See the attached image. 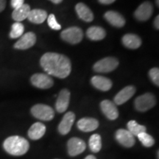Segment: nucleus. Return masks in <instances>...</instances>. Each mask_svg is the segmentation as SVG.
I'll return each mask as SVG.
<instances>
[{
	"label": "nucleus",
	"mask_w": 159,
	"mask_h": 159,
	"mask_svg": "<svg viewBox=\"0 0 159 159\" xmlns=\"http://www.w3.org/2000/svg\"><path fill=\"white\" fill-rule=\"evenodd\" d=\"M70 92L67 89H62L60 91L58 97L55 103V108L58 113H63L67 110L70 100Z\"/></svg>",
	"instance_id": "nucleus-14"
},
{
	"label": "nucleus",
	"mask_w": 159,
	"mask_h": 159,
	"mask_svg": "<svg viewBox=\"0 0 159 159\" xmlns=\"http://www.w3.org/2000/svg\"><path fill=\"white\" fill-rule=\"evenodd\" d=\"M149 76L151 80L157 86L159 85V69L158 68H152L149 71Z\"/></svg>",
	"instance_id": "nucleus-30"
},
{
	"label": "nucleus",
	"mask_w": 159,
	"mask_h": 159,
	"mask_svg": "<svg viewBox=\"0 0 159 159\" xmlns=\"http://www.w3.org/2000/svg\"><path fill=\"white\" fill-rule=\"evenodd\" d=\"M75 120V115L71 111H69L64 115L58 125V131L61 135H66L71 130Z\"/></svg>",
	"instance_id": "nucleus-15"
},
{
	"label": "nucleus",
	"mask_w": 159,
	"mask_h": 159,
	"mask_svg": "<svg viewBox=\"0 0 159 159\" xmlns=\"http://www.w3.org/2000/svg\"><path fill=\"white\" fill-rule=\"evenodd\" d=\"M31 9L29 5L27 4H24L22 6L19 7L17 9H14V11L12 13V18L13 20H15L17 22L23 21L26 19H27L30 12Z\"/></svg>",
	"instance_id": "nucleus-23"
},
{
	"label": "nucleus",
	"mask_w": 159,
	"mask_h": 159,
	"mask_svg": "<svg viewBox=\"0 0 159 159\" xmlns=\"http://www.w3.org/2000/svg\"><path fill=\"white\" fill-rule=\"evenodd\" d=\"M47 22L49 27L55 30H59L61 29V26L57 23L56 19H55L54 14H50L47 16Z\"/></svg>",
	"instance_id": "nucleus-29"
},
{
	"label": "nucleus",
	"mask_w": 159,
	"mask_h": 159,
	"mask_svg": "<svg viewBox=\"0 0 159 159\" xmlns=\"http://www.w3.org/2000/svg\"><path fill=\"white\" fill-rule=\"evenodd\" d=\"M77 128L83 132H91L97 129L99 122L94 118H82L77 122Z\"/></svg>",
	"instance_id": "nucleus-17"
},
{
	"label": "nucleus",
	"mask_w": 159,
	"mask_h": 159,
	"mask_svg": "<svg viewBox=\"0 0 159 159\" xmlns=\"http://www.w3.org/2000/svg\"><path fill=\"white\" fill-rule=\"evenodd\" d=\"M61 37L63 41L71 44H77L83 40V32L79 27H71L62 31Z\"/></svg>",
	"instance_id": "nucleus-6"
},
{
	"label": "nucleus",
	"mask_w": 159,
	"mask_h": 159,
	"mask_svg": "<svg viewBox=\"0 0 159 159\" xmlns=\"http://www.w3.org/2000/svg\"><path fill=\"white\" fill-rule=\"evenodd\" d=\"M135 108L140 112L148 111L156 105V99L154 94L151 93H146L137 97L135 99Z\"/></svg>",
	"instance_id": "nucleus-3"
},
{
	"label": "nucleus",
	"mask_w": 159,
	"mask_h": 159,
	"mask_svg": "<svg viewBox=\"0 0 159 159\" xmlns=\"http://www.w3.org/2000/svg\"><path fill=\"white\" fill-rule=\"evenodd\" d=\"M31 114L36 119L42 121H50L54 118L55 111L49 105L37 104L31 108Z\"/></svg>",
	"instance_id": "nucleus-4"
},
{
	"label": "nucleus",
	"mask_w": 159,
	"mask_h": 159,
	"mask_svg": "<svg viewBox=\"0 0 159 159\" xmlns=\"http://www.w3.org/2000/svg\"><path fill=\"white\" fill-rule=\"evenodd\" d=\"M40 64L47 74L61 79L68 77L71 71L70 60L55 52L45 53L40 60Z\"/></svg>",
	"instance_id": "nucleus-1"
},
{
	"label": "nucleus",
	"mask_w": 159,
	"mask_h": 159,
	"mask_svg": "<svg viewBox=\"0 0 159 159\" xmlns=\"http://www.w3.org/2000/svg\"><path fill=\"white\" fill-rule=\"evenodd\" d=\"M6 3H7L6 0H0V13L5 10L6 7Z\"/></svg>",
	"instance_id": "nucleus-33"
},
{
	"label": "nucleus",
	"mask_w": 159,
	"mask_h": 159,
	"mask_svg": "<svg viewBox=\"0 0 159 159\" xmlns=\"http://www.w3.org/2000/svg\"><path fill=\"white\" fill-rule=\"evenodd\" d=\"M3 148L7 153L12 156H20L27 153L29 150L28 141L19 136H10L3 143Z\"/></svg>",
	"instance_id": "nucleus-2"
},
{
	"label": "nucleus",
	"mask_w": 159,
	"mask_h": 159,
	"mask_svg": "<svg viewBox=\"0 0 159 159\" xmlns=\"http://www.w3.org/2000/svg\"><path fill=\"white\" fill-rule=\"evenodd\" d=\"M154 25H155V27H156L157 30L159 29V16H157L156 19H155Z\"/></svg>",
	"instance_id": "nucleus-34"
},
{
	"label": "nucleus",
	"mask_w": 159,
	"mask_h": 159,
	"mask_svg": "<svg viewBox=\"0 0 159 159\" xmlns=\"http://www.w3.org/2000/svg\"><path fill=\"white\" fill-rule=\"evenodd\" d=\"M85 159H97V158L94 156H92V155H89V156H87Z\"/></svg>",
	"instance_id": "nucleus-36"
},
{
	"label": "nucleus",
	"mask_w": 159,
	"mask_h": 159,
	"mask_svg": "<svg viewBox=\"0 0 159 159\" xmlns=\"http://www.w3.org/2000/svg\"><path fill=\"white\" fill-rule=\"evenodd\" d=\"M137 136H138L139 141L142 142V144L146 148H150L155 144L153 137L147 134L146 132H143L142 134H139Z\"/></svg>",
	"instance_id": "nucleus-28"
},
{
	"label": "nucleus",
	"mask_w": 159,
	"mask_h": 159,
	"mask_svg": "<svg viewBox=\"0 0 159 159\" xmlns=\"http://www.w3.org/2000/svg\"><path fill=\"white\" fill-rule=\"evenodd\" d=\"M25 32V27L21 22H15L12 25L11 31L10 33L11 39H18L23 35Z\"/></svg>",
	"instance_id": "nucleus-27"
},
{
	"label": "nucleus",
	"mask_w": 159,
	"mask_h": 159,
	"mask_svg": "<svg viewBox=\"0 0 159 159\" xmlns=\"http://www.w3.org/2000/svg\"><path fill=\"white\" fill-rule=\"evenodd\" d=\"M47 11L41 9H33L30 12L27 19L30 22L34 24H41L47 19Z\"/></svg>",
	"instance_id": "nucleus-22"
},
{
	"label": "nucleus",
	"mask_w": 159,
	"mask_h": 159,
	"mask_svg": "<svg viewBox=\"0 0 159 159\" xmlns=\"http://www.w3.org/2000/svg\"><path fill=\"white\" fill-rule=\"evenodd\" d=\"M101 110L105 116L110 120H115L119 116V111L114 102L105 99L100 103Z\"/></svg>",
	"instance_id": "nucleus-12"
},
{
	"label": "nucleus",
	"mask_w": 159,
	"mask_h": 159,
	"mask_svg": "<svg viewBox=\"0 0 159 159\" xmlns=\"http://www.w3.org/2000/svg\"><path fill=\"white\" fill-rule=\"evenodd\" d=\"M36 35L35 33L29 32L22 35L14 44V48L21 50H25L33 47L36 43Z\"/></svg>",
	"instance_id": "nucleus-10"
},
{
	"label": "nucleus",
	"mask_w": 159,
	"mask_h": 159,
	"mask_svg": "<svg viewBox=\"0 0 159 159\" xmlns=\"http://www.w3.org/2000/svg\"><path fill=\"white\" fill-rule=\"evenodd\" d=\"M115 137L117 142L125 148H132L136 143L134 135L125 129H119L116 132Z\"/></svg>",
	"instance_id": "nucleus-11"
},
{
	"label": "nucleus",
	"mask_w": 159,
	"mask_h": 159,
	"mask_svg": "<svg viewBox=\"0 0 159 159\" xmlns=\"http://www.w3.org/2000/svg\"><path fill=\"white\" fill-rule=\"evenodd\" d=\"M153 13V5L150 2H144L137 7L134 16L140 21H145L151 17Z\"/></svg>",
	"instance_id": "nucleus-8"
},
{
	"label": "nucleus",
	"mask_w": 159,
	"mask_h": 159,
	"mask_svg": "<svg viewBox=\"0 0 159 159\" xmlns=\"http://www.w3.org/2000/svg\"><path fill=\"white\" fill-rule=\"evenodd\" d=\"M49 1L52 2V3L56 4V5H57V4H60V3L62 2L63 0H49Z\"/></svg>",
	"instance_id": "nucleus-35"
},
{
	"label": "nucleus",
	"mask_w": 159,
	"mask_h": 159,
	"mask_svg": "<svg viewBox=\"0 0 159 159\" xmlns=\"http://www.w3.org/2000/svg\"><path fill=\"white\" fill-rule=\"evenodd\" d=\"M86 35L89 39L92 41H100L105 37L106 32L102 27L93 26L87 30Z\"/></svg>",
	"instance_id": "nucleus-24"
},
{
	"label": "nucleus",
	"mask_w": 159,
	"mask_h": 159,
	"mask_svg": "<svg viewBox=\"0 0 159 159\" xmlns=\"http://www.w3.org/2000/svg\"><path fill=\"white\" fill-rule=\"evenodd\" d=\"M91 83L95 88L102 91H109L113 83L110 79L102 76H94L91 80Z\"/></svg>",
	"instance_id": "nucleus-19"
},
{
	"label": "nucleus",
	"mask_w": 159,
	"mask_h": 159,
	"mask_svg": "<svg viewBox=\"0 0 159 159\" xmlns=\"http://www.w3.org/2000/svg\"><path fill=\"white\" fill-rule=\"evenodd\" d=\"M156 3L157 7H158V6H159V2H158V0H156Z\"/></svg>",
	"instance_id": "nucleus-37"
},
{
	"label": "nucleus",
	"mask_w": 159,
	"mask_h": 159,
	"mask_svg": "<svg viewBox=\"0 0 159 159\" xmlns=\"http://www.w3.org/2000/svg\"><path fill=\"white\" fill-rule=\"evenodd\" d=\"M89 148L93 152H99L102 148V139L99 134H93L89 139Z\"/></svg>",
	"instance_id": "nucleus-25"
},
{
	"label": "nucleus",
	"mask_w": 159,
	"mask_h": 159,
	"mask_svg": "<svg viewBox=\"0 0 159 159\" xmlns=\"http://www.w3.org/2000/svg\"><path fill=\"white\" fill-rule=\"evenodd\" d=\"M136 89L134 85H128L122 89L114 97L115 105H122L128 101L136 93Z\"/></svg>",
	"instance_id": "nucleus-13"
},
{
	"label": "nucleus",
	"mask_w": 159,
	"mask_h": 159,
	"mask_svg": "<svg viewBox=\"0 0 159 159\" xmlns=\"http://www.w3.org/2000/svg\"><path fill=\"white\" fill-rule=\"evenodd\" d=\"M46 132V126L41 122H35L30 128L28 136L32 140H38L42 138Z\"/></svg>",
	"instance_id": "nucleus-20"
},
{
	"label": "nucleus",
	"mask_w": 159,
	"mask_h": 159,
	"mask_svg": "<svg viewBox=\"0 0 159 159\" xmlns=\"http://www.w3.org/2000/svg\"><path fill=\"white\" fill-rule=\"evenodd\" d=\"M116 0H98V2L102 5H111V4L114 3Z\"/></svg>",
	"instance_id": "nucleus-32"
},
{
	"label": "nucleus",
	"mask_w": 159,
	"mask_h": 159,
	"mask_svg": "<svg viewBox=\"0 0 159 159\" xmlns=\"http://www.w3.org/2000/svg\"><path fill=\"white\" fill-rule=\"evenodd\" d=\"M119 66V61L113 57H105L97 61L93 66L94 70L99 73H108L115 70Z\"/></svg>",
	"instance_id": "nucleus-5"
},
{
	"label": "nucleus",
	"mask_w": 159,
	"mask_h": 159,
	"mask_svg": "<svg viewBox=\"0 0 159 159\" xmlns=\"http://www.w3.org/2000/svg\"><path fill=\"white\" fill-rule=\"evenodd\" d=\"M68 152L70 156H76L83 152L86 148L85 143L82 139L74 137L68 141L67 143Z\"/></svg>",
	"instance_id": "nucleus-9"
},
{
	"label": "nucleus",
	"mask_w": 159,
	"mask_h": 159,
	"mask_svg": "<svg viewBox=\"0 0 159 159\" xmlns=\"http://www.w3.org/2000/svg\"><path fill=\"white\" fill-rule=\"evenodd\" d=\"M75 11L78 17L83 21L91 22L94 20V14L91 10L83 2L77 3L75 6Z\"/></svg>",
	"instance_id": "nucleus-16"
},
{
	"label": "nucleus",
	"mask_w": 159,
	"mask_h": 159,
	"mask_svg": "<svg viewBox=\"0 0 159 159\" xmlns=\"http://www.w3.org/2000/svg\"><path fill=\"white\" fill-rule=\"evenodd\" d=\"M105 19L111 25L116 27H122L125 25V18L116 11H109L105 13Z\"/></svg>",
	"instance_id": "nucleus-18"
},
{
	"label": "nucleus",
	"mask_w": 159,
	"mask_h": 159,
	"mask_svg": "<svg viewBox=\"0 0 159 159\" xmlns=\"http://www.w3.org/2000/svg\"><path fill=\"white\" fill-rule=\"evenodd\" d=\"M128 130L132 135L137 136L143 132H146V127L138 124L136 121L131 120L128 123Z\"/></svg>",
	"instance_id": "nucleus-26"
},
{
	"label": "nucleus",
	"mask_w": 159,
	"mask_h": 159,
	"mask_svg": "<svg viewBox=\"0 0 159 159\" xmlns=\"http://www.w3.org/2000/svg\"><path fill=\"white\" fill-rule=\"evenodd\" d=\"M11 4L13 9H17L25 4V0H11Z\"/></svg>",
	"instance_id": "nucleus-31"
},
{
	"label": "nucleus",
	"mask_w": 159,
	"mask_h": 159,
	"mask_svg": "<svg viewBox=\"0 0 159 159\" xmlns=\"http://www.w3.org/2000/svg\"><path fill=\"white\" fill-rule=\"evenodd\" d=\"M31 83L39 89H47L51 88L54 84V81L48 75L37 73L33 75L30 78Z\"/></svg>",
	"instance_id": "nucleus-7"
},
{
	"label": "nucleus",
	"mask_w": 159,
	"mask_h": 159,
	"mask_svg": "<svg viewBox=\"0 0 159 159\" xmlns=\"http://www.w3.org/2000/svg\"><path fill=\"white\" fill-rule=\"evenodd\" d=\"M122 41L125 47L132 49H138L139 47H141L142 43V39L138 35L131 34V33L125 35L122 38Z\"/></svg>",
	"instance_id": "nucleus-21"
}]
</instances>
